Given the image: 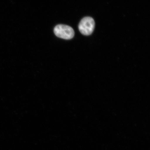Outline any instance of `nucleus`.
<instances>
[{"label":"nucleus","mask_w":150,"mask_h":150,"mask_svg":"<svg viewBox=\"0 0 150 150\" xmlns=\"http://www.w3.org/2000/svg\"><path fill=\"white\" fill-rule=\"evenodd\" d=\"M94 20L91 17H86L81 20L79 25V29L82 34L85 35H91L94 29Z\"/></svg>","instance_id":"2"},{"label":"nucleus","mask_w":150,"mask_h":150,"mask_svg":"<svg viewBox=\"0 0 150 150\" xmlns=\"http://www.w3.org/2000/svg\"><path fill=\"white\" fill-rule=\"evenodd\" d=\"M54 33L57 37L70 40L74 36V31L72 28L65 25L59 24L54 28Z\"/></svg>","instance_id":"1"}]
</instances>
